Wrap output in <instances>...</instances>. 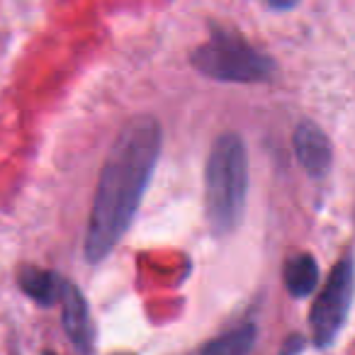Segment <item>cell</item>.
I'll use <instances>...</instances> for the list:
<instances>
[{"instance_id": "cell-1", "label": "cell", "mask_w": 355, "mask_h": 355, "mask_svg": "<svg viewBox=\"0 0 355 355\" xmlns=\"http://www.w3.org/2000/svg\"><path fill=\"white\" fill-rule=\"evenodd\" d=\"M161 124L151 114L132 117L110 146L100 168L98 190L88 219L83 256L100 263L129 232L161 156Z\"/></svg>"}, {"instance_id": "cell-8", "label": "cell", "mask_w": 355, "mask_h": 355, "mask_svg": "<svg viewBox=\"0 0 355 355\" xmlns=\"http://www.w3.org/2000/svg\"><path fill=\"white\" fill-rule=\"evenodd\" d=\"M282 280H285V287L292 297L304 300L314 292L316 282H319V263L309 253H295L287 258Z\"/></svg>"}, {"instance_id": "cell-9", "label": "cell", "mask_w": 355, "mask_h": 355, "mask_svg": "<svg viewBox=\"0 0 355 355\" xmlns=\"http://www.w3.org/2000/svg\"><path fill=\"white\" fill-rule=\"evenodd\" d=\"M304 348V338L302 336H290L282 345V355H297L300 350Z\"/></svg>"}, {"instance_id": "cell-5", "label": "cell", "mask_w": 355, "mask_h": 355, "mask_svg": "<svg viewBox=\"0 0 355 355\" xmlns=\"http://www.w3.org/2000/svg\"><path fill=\"white\" fill-rule=\"evenodd\" d=\"M292 146L300 166L309 173L311 178H324L331 171L334 163V148L326 137V132L311 119H302L292 134Z\"/></svg>"}, {"instance_id": "cell-6", "label": "cell", "mask_w": 355, "mask_h": 355, "mask_svg": "<svg viewBox=\"0 0 355 355\" xmlns=\"http://www.w3.org/2000/svg\"><path fill=\"white\" fill-rule=\"evenodd\" d=\"M61 316H64V329L69 334L71 343L80 350L83 355H90L95 348V329L93 319H90L88 302H85L83 292L73 285L71 280H64L61 285Z\"/></svg>"}, {"instance_id": "cell-7", "label": "cell", "mask_w": 355, "mask_h": 355, "mask_svg": "<svg viewBox=\"0 0 355 355\" xmlns=\"http://www.w3.org/2000/svg\"><path fill=\"white\" fill-rule=\"evenodd\" d=\"M17 282H20V290L25 292L30 300H35L37 304H42V306H51L59 302L64 277H59L51 270H44V268L25 266V268H20Z\"/></svg>"}, {"instance_id": "cell-4", "label": "cell", "mask_w": 355, "mask_h": 355, "mask_svg": "<svg viewBox=\"0 0 355 355\" xmlns=\"http://www.w3.org/2000/svg\"><path fill=\"white\" fill-rule=\"evenodd\" d=\"M353 290H355V261L350 256L340 258L331 270L324 290L314 300L309 314V329L311 340L316 348H329L338 338L340 329L348 321V311L353 304Z\"/></svg>"}, {"instance_id": "cell-2", "label": "cell", "mask_w": 355, "mask_h": 355, "mask_svg": "<svg viewBox=\"0 0 355 355\" xmlns=\"http://www.w3.org/2000/svg\"><path fill=\"white\" fill-rule=\"evenodd\" d=\"M248 200V148L241 134L214 139L205 168V212L212 234L227 236L241 224Z\"/></svg>"}, {"instance_id": "cell-10", "label": "cell", "mask_w": 355, "mask_h": 355, "mask_svg": "<svg viewBox=\"0 0 355 355\" xmlns=\"http://www.w3.org/2000/svg\"><path fill=\"white\" fill-rule=\"evenodd\" d=\"M193 355H207V353H205V350H202V348H200V350H198V353H193Z\"/></svg>"}, {"instance_id": "cell-11", "label": "cell", "mask_w": 355, "mask_h": 355, "mask_svg": "<svg viewBox=\"0 0 355 355\" xmlns=\"http://www.w3.org/2000/svg\"><path fill=\"white\" fill-rule=\"evenodd\" d=\"M114 355H134V353H114Z\"/></svg>"}, {"instance_id": "cell-3", "label": "cell", "mask_w": 355, "mask_h": 355, "mask_svg": "<svg viewBox=\"0 0 355 355\" xmlns=\"http://www.w3.org/2000/svg\"><path fill=\"white\" fill-rule=\"evenodd\" d=\"M202 76L219 83H266L275 73V61L239 32L212 25V35L190 56Z\"/></svg>"}, {"instance_id": "cell-12", "label": "cell", "mask_w": 355, "mask_h": 355, "mask_svg": "<svg viewBox=\"0 0 355 355\" xmlns=\"http://www.w3.org/2000/svg\"><path fill=\"white\" fill-rule=\"evenodd\" d=\"M44 355H56V353H51V350H46V353Z\"/></svg>"}]
</instances>
